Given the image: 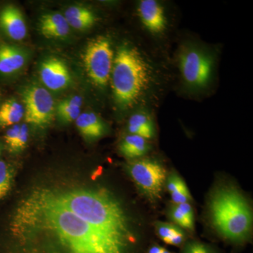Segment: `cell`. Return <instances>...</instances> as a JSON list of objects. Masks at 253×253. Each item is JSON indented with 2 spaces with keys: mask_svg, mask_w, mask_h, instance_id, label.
<instances>
[{
  "mask_svg": "<svg viewBox=\"0 0 253 253\" xmlns=\"http://www.w3.org/2000/svg\"><path fill=\"white\" fill-rule=\"evenodd\" d=\"M9 230L16 245L59 253H131L136 243L131 219L112 192L68 181L35 186L15 208Z\"/></svg>",
  "mask_w": 253,
  "mask_h": 253,
  "instance_id": "1",
  "label": "cell"
},
{
  "mask_svg": "<svg viewBox=\"0 0 253 253\" xmlns=\"http://www.w3.org/2000/svg\"><path fill=\"white\" fill-rule=\"evenodd\" d=\"M154 76L152 66L140 50L129 43L118 46L110 78L118 107L127 110L135 106L149 91Z\"/></svg>",
  "mask_w": 253,
  "mask_h": 253,
  "instance_id": "2",
  "label": "cell"
},
{
  "mask_svg": "<svg viewBox=\"0 0 253 253\" xmlns=\"http://www.w3.org/2000/svg\"><path fill=\"white\" fill-rule=\"evenodd\" d=\"M211 220L223 237L242 242L252 230L253 212L247 200L234 186L218 188L209 205Z\"/></svg>",
  "mask_w": 253,
  "mask_h": 253,
  "instance_id": "3",
  "label": "cell"
},
{
  "mask_svg": "<svg viewBox=\"0 0 253 253\" xmlns=\"http://www.w3.org/2000/svg\"><path fill=\"white\" fill-rule=\"evenodd\" d=\"M126 170L139 191L151 202L161 199L167 179V171L161 163L142 158L128 163Z\"/></svg>",
  "mask_w": 253,
  "mask_h": 253,
  "instance_id": "4",
  "label": "cell"
},
{
  "mask_svg": "<svg viewBox=\"0 0 253 253\" xmlns=\"http://www.w3.org/2000/svg\"><path fill=\"white\" fill-rule=\"evenodd\" d=\"M114 54L111 41L99 36L91 40L84 50L83 62L88 77L95 85L104 87L111 78Z\"/></svg>",
  "mask_w": 253,
  "mask_h": 253,
  "instance_id": "5",
  "label": "cell"
},
{
  "mask_svg": "<svg viewBox=\"0 0 253 253\" xmlns=\"http://www.w3.org/2000/svg\"><path fill=\"white\" fill-rule=\"evenodd\" d=\"M214 61L207 53L194 47H186L179 56V67L183 81L192 89H202L212 78Z\"/></svg>",
  "mask_w": 253,
  "mask_h": 253,
  "instance_id": "6",
  "label": "cell"
},
{
  "mask_svg": "<svg viewBox=\"0 0 253 253\" xmlns=\"http://www.w3.org/2000/svg\"><path fill=\"white\" fill-rule=\"evenodd\" d=\"M26 122L38 127L49 126L54 116L55 103L47 89L38 84L26 86L21 92Z\"/></svg>",
  "mask_w": 253,
  "mask_h": 253,
  "instance_id": "7",
  "label": "cell"
},
{
  "mask_svg": "<svg viewBox=\"0 0 253 253\" xmlns=\"http://www.w3.org/2000/svg\"><path fill=\"white\" fill-rule=\"evenodd\" d=\"M40 76L44 86L52 91L66 89L72 81L67 66L56 57L47 58L42 62Z\"/></svg>",
  "mask_w": 253,
  "mask_h": 253,
  "instance_id": "8",
  "label": "cell"
},
{
  "mask_svg": "<svg viewBox=\"0 0 253 253\" xmlns=\"http://www.w3.org/2000/svg\"><path fill=\"white\" fill-rule=\"evenodd\" d=\"M139 18L148 31L161 34L166 30L167 18L163 7L156 0H142L138 7Z\"/></svg>",
  "mask_w": 253,
  "mask_h": 253,
  "instance_id": "9",
  "label": "cell"
},
{
  "mask_svg": "<svg viewBox=\"0 0 253 253\" xmlns=\"http://www.w3.org/2000/svg\"><path fill=\"white\" fill-rule=\"evenodd\" d=\"M0 28L14 41H22L27 35V27L22 12L14 5H6L0 11Z\"/></svg>",
  "mask_w": 253,
  "mask_h": 253,
  "instance_id": "10",
  "label": "cell"
},
{
  "mask_svg": "<svg viewBox=\"0 0 253 253\" xmlns=\"http://www.w3.org/2000/svg\"><path fill=\"white\" fill-rule=\"evenodd\" d=\"M76 123L82 136L88 141L97 140L107 131V126L104 121L94 113H81Z\"/></svg>",
  "mask_w": 253,
  "mask_h": 253,
  "instance_id": "11",
  "label": "cell"
},
{
  "mask_svg": "<svg viewBox=\"0 0 253 253\" xmlns=\"http://www.w3.org/2000/svg\"><path fill=\"white\" fill-rule=\"evenodd\" d=\"M27 57L26 53L18 46L0 45V73L5 76L18 72L23 67Z\"/></svg>",
  "mask_w": 253,
  "mask_h": 253,
  "instance_id": "12",
  "label": "cell"
},
{
  "mask_svg": "<svg viewBox=\"0 0 253 253\" xmlns=\"http://www.w3.org/2000/svg\"><path fill=\"white\" fill-rule=\"evenodd\" d=\"M40 30L42 35L48 39H59L69 34L70 26L64 15L58 12L50 13L42 16Z\"/></svg>",
  "mask_w": 253,
  "mask_h": 253,
  "instance_id": "13",
  "label": "cell"
},
{
  "mask_svg": "<svg viewBox=\"0 0 253 253\" xmlns=\"http://www.w3.org/2000/svg\"><path fill=\"white\" fill-rule=\"evenodd\" d=\"M168 216L181 229L191 232L194 231V212L191 204H172L168 211Z\"/></svg>",
  "mask_w": 253,
  "mask_h": 253,
  "instance_id": "14",
  "label": "cell"
},
{
  "mask_svg": "<svg viewBox=\"0 0 253 253\" xmlns=\"http://www.w3.org/2000/svg\"><path fill=\"white\" fill-rule=\"evenodd\" d=\"M119 151L128 159H136L142 157L149 152V145L144 138L129 134L121 141Z\"/></svg>",
  "mask_w": 253,
  "mask_h": 253,
  "instance_id": "15",
  "label": "cell"
},
{
  "mask_svg": "<svg viewBox=\"0 0 253 253\" xmlns=\"http://www.w3.org/2000/svg\"><path fill=\"white\" fill-rule=\"evenodd\" d=\"M127 129L130 134L141 136L146 140L153 139L155 136L154 123L145 113L132 115L128 121Z\"/></svg>",
  "mask_w": 253,
  "mask_h": 253,
  "instance_id": "16",
  "label": "cell"
},
{
  "mask_svg": "<svg viewBox=\"0 0 253 253\" xmlns=\"http://www.w3.org/2000/svg\"><path fill=\"white\" fill-rule=\"evenodd\" d=\"M166 184L173 204H191L192 202V196L187 186L176 173H172L168 176Z\"/></svg>",
  "mask_w": 253,
  "mask_h": 253,
  "instance_id": "17",
  "label": "cell"
},
{
  "mask_svg": "<svg viewBox=\"0 0 253 253\" xmlns=\"http://www.w3.org/2000/svg\"><path fill=\"white\" fill-rule=\"evenodd\" d=\"M23 106L16 99L5 101L0 107V127L13 126L24 117Z\"/></svg>",
  "mask_w": 253,
  "mask_h": 253,
  "instance_id": "18",
  "label": "cell"
},
{
  "mask_svg": "<svg viewBox=\"0 0 253 253\" xmlns=\"http://www.w3.org/2000/svg\"><path fill=\"white\" fill-rule=\"evenodd\" d=\"M155 228L160 239L166 244L179 246L185 241L186 234L184 229L176 224L156 221Z\"/></svg>",
  "mask_w": 253,
  "mask_h": 253,
  "instance_id": "19",
  "label": "cell"
},
{
  "mask_svg": "<svg viewBox=\"0 0 253 253\" xmlns=\"http://www.w3.org/2000/svg\"><path fill=\"white\" fill-rule=\"evenodd\" d=\"M14 167L0 159V202L9 194L14 182Z\"/></svg>",
  "mask_w": 253,
  "mask_h": 253,
  "instance_id": "20",
  "label": "cell"
},
{
  "mask_svg": "<svg viewBox=\"0 0 253 253\" xmlns=\"http://www.w3.org/2000/svg\"><path fill=\"white\" fill-rule=\"evenodd\" d=\"M83 105V99L81 96H73L68 99L60 101L55 109L58 118L68 112L78 109H81Z\"/></svg>",
  "mask_w": 253,
  "mask_h": 253,
  "instance_id": "21",
  "label": "cell"
},
{
  "mask_svg": "<svg viewBox=\"0 0 253 253\" xmlns=\"http://www.w3.org/2000/svg\"><path fill=\"white\" fill-rule=\"evenodd\" d=\"M9 253H59L55 250L46 246L39 244L24 245L18 246L16 245V249Z\"/></svg>",
  "mask_w": 253,
  "mask_h": 253,
  "instance_id": "22",
  "label": "cell"
},
{
  "mask_svg": "<svg viewBox=\"0 0 253 253\" xmlns=\"http://www.w3.org/2000/svg\"><path fill=\"white\" fill-rule=\"evenodd\" d=\"M28 140V126L26 124L21 125V129H20L17 139L15 141L12 147L10 149V152L12 153V154H18V153L21 152L27 146Z\"/></svg>",
  "mask_w": 253,
  "mask_h": 253,
  "instance_id": "23",
  "label": "cell"
},
{
  "mask_svg": "<svg viewBox=\"0 0 253 253\" xmlns=\"http://www.w3.org/2000/svg\"><path fill=\"white\" fill-rule=\"evenodd\" d=\"M92 15H94V13L85 6L76 5V6L68 7L65 12L64 16L66 20H69L88 17Z\"/></svg>",
  "mask_w": 253,
  "mask_h": 253,
  "instance_id": "24",
  "label": "cell"
},
{
  "mask_svg": "<svg viewBox=\"0 0 253 253\" xmlns=\"http://www.w3.org/2000/svg\"><path fill=\"white\" fill-rule=\"evenodd\" d=\"M96 20L95 15H92L88 17L69 19L66 20V21H67L70 27L75 28L78 31H85L94 26Z\"/></svg>",
  "mask_w": 253,
  "mask_h": 253,
  "instance_id": "25",
  "label": "cell"
},
{
  "mask_svg": "<svg viewBox=\"0 0 253 253\" xmlns=\"http://www.w3.org/2000/svg\"><path fill=\"white\" fill-rule=\"evenodd\" d=\"M20 129H21V125H14V126H11L5 133L4 137L5 144L7 145L9 151L17 139Z\"/></svg>",
  "mask_w": 253,
  "mask_h": 253,
  "instance_id": "26",
  "label": "cell"
},
{
  "mask_svg": "<svg viewBox=\"0 0 253 253\" xmlns=\"http://www.w3.org/2000/svg\"><path fill=\"white\" fill-rule=\"evenodd\" d=\"M183 253H211L206 245L199 242H191L186 244Z\"/></svg>",
  "mask_w": 253,
  "mask_h": 253,
  "instance_id": "27",
  "label": "cell"
},
{
  "mask_svg": "<svg viewBox=\"0 0 253 253\" xmlns=\"http://www.w3.org/2000/svg\"><path fill=\"white\" fill-rule=\"evenodd\" d=\"M148 253H172L168 250L165 249V248L161 247V246H158V245H154L150 248Z\"/></svg>",
  "mask_w": 253,
  "mask_h": 253,
  "instance_id": "28",
  "label": "cell"
},
{
  "mask_svg": "<svg viewBox=\"0 0 253 253\" xmlns=\"http://www.w3.org/2000/svg\"><path fill=\"white\" fill-rule=\"evenodd\" d=\"M1 151H2V145L0 143V155L1 154Z\"/></svg>",
  "mask_w": 253,
  "mask_h": 253,
  "instance_id": "29",
  "label": "cell"
}]
</instances>
